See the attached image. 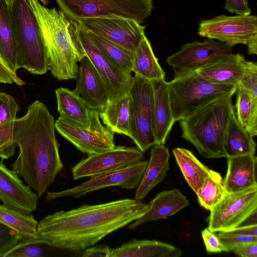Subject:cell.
<instances>
[{"mask_svg": "<svg viewBox=\"0 0 257 257\" xmlns=\"http://www.w3.org/2000/svg\"><path fill=\"white\" fill-rule=\"evenodd\" d=\"M148 207L141 200L123 199L60 211L38 223V238L53 247L83 250L139 218Z\"/></svg>", "mask_w": 257, "mask_h": 257, "instance_id": "6da1fadb", "label": "cell"}, {"mask_svg": "<svg viewBox=\"0 0 257 257\" xmlns=\"http://www.w3.org/2000/svg\"><path fill=\"white\" fill-rule=\"evenodd\" d=\"M55 128L53 116L39 100L31 104L24 116L13 120L12 143L19 153L11 166L39 197L63 168Z\"/></svg>", "mask_w": 257, "mask_h": 257, "instance_id": "7a4b0ae2", "label": "cell"}, {"mask_svg": "<svg viewBox=\"0 0 257 257\" xmlns=\"http://www.w3.org/2000/svg\"><path fill=\"white\" fill-rule=\"evenodd\" d=\"M40 28L49 58V70L59 80L75 78L85 56L76 31V22L63 11L49 9L38 0H29Z\"/></svg>", "mask_w": 257, "mask_h": 257, "instance_id": "3957f363", "label": "cell"}, {"mask_svg": "<svg viewBox=\"0 0 257 257\" xmlns=\"http://www.w3.org/2000/svg\"><path fill=\"white\" fill-rule=\"evenodd\" d=\"M233 95L215 99L179 120L182 137L205 158L225 157V135L235 113L231 100Z\"/></svg>", "mask_w": 257, "mask_h": 257, "instance_id": "277c9868", "label": "cell"}, {"mask_svg": "<svg viewBox=\"0 0 257 257\" xmlns=\"http://www.w3.org/2000/svg\"><path fill=\"white\" fill-rule=\"evenodd\" d=\"M11 15L17 48L18 68L36 75L49 70V58L36 16L29 0H11Z\"/></svg>", "mask_w": 257, "mask_h": 257, "instance_id": "5b68a950", "label": "cell"}, {"mask_svg": "<svg viewBox=\"0 0 257 257\" xmlns=\"http://www.w3.org/2000/svg\"><path fill=\"white\" fill-rule=\"evenodd\" d=\"M168 87L175 122L215 99L234 95L237 90V86L234 84L209 81L199 75L195 69L175 70L174 78L168 82Z\"/></svg>", "mask_w": 257, "mask_h": 257, "instance_id": "8992f818", "label": "cell"}, {"mask_svg": "<svg viewBox=\"0 0 257 257\" xmlns=\"http://www.w3.org/2000/svg\"><path fill=\"white\" fill-rule=\"evenodd\" d=\"M60 10L77 22L83 18H120L141 24L151 15L153 0H56Z\"/></svg>", "mask_w": 257, "mask_h": 257, "instance_id": "52a82bcc", "label": "cell"}, {"mask_svg": "<svg viewBox=\"0 0 257 257\" xmlns=\"http://www.w3.org/2000/svg\"><path fill=\"white\" fill-rule=\"evenodd\" d=\"M131 137L142 152L156 144L154 133V92L151 82L133 76L129 87Z\"/></svg>", "mask_w": 257, "mask_h": 257, "instance_id": "ba28073f", "label": "cell"}, {"mask_svg": "<svg viewBox=\"0 0 257 257\" xmlns=\"http://www.w3.org/2000/svg\"><path fill=\"white\" fill-rule=\"evenodd\" d=\"M89 125L86 126L59 116L55 121V128L78 150L88 156L114 148V133L102 124L99 111L89 109Z\"/></svg>", "mask_w": 257, "mask_h": 257, "instance_id": "9c48e42d", "label": "cell"}, {"mask_svg": "<svg viewBox=\"0 0 257 257\" xmlns=\"http://www.w3.org/2000/svg\"><path fill=\"white\" fill-rule=\"evenodd\" d=\"M257 209V187L226 192L210 211L208 228L225 231L240 226Z\"/></svg>", "mask_w": 257, "mask_h": 257, "instance_id": "30bf717a", "label": "cell"}, {"mask_svg": "<svg viewBox=\"0 0 257 257\" xmlns=\"http://www.w3.org/2000/svg\"><path fill=\"white\" fill-rule=\"evenodd\" d=\"M198 33L230 47L238 44L246 45L257 38V17L250 15L216 16L201 22Z\"/></svg>", "mask_w": 257, "mask_h": 257, "instance_id": "8fae6325", "label": "cell"}, {"mask_svg": "<svg viewBox=\"0 0 257 257\" xmlns=\"http://www.w3.org/2000/svg\"><path fill=\"white\" fill-rule=\"evenodd\" d=\"M77 33L87 56L112 100L128 92L132 76L122 70L93 43L88 32L76 24Z\"/></svg>", "mask_w": 257, "mask_h": 257, "instance_id": "7c38bea8", "label": "cell"}, {"mask_svg": "<svg viewBox=\"0 0 257 257\" xmlns=\"http://www.w3.org/2000/svg\"><path fill=\"white\" fill-rule=\"evenodd\" d=\"M148 163V161L143 160L124 168L93 176L87 181L72 188L59 192H48L46 198L49 201L62 197L79 198L88 193L111 186L135 189L139 185Z\"/></svg>", "mask_w": 257, "mask_h": 257, "instance_id": "4fadbf2b", "label": "cell"}, {"mask_svg": "<svg viewBox=\"0 0 257 257\" xmlns=\"http://www.w3.org/2000/svg\"><path fill=\"white\" fill-rule=\"evenodd\" d=\"M76 22L85 31L106 39L133 52L145 35V27L132 19L83 18Z\"/></svg>", "mask_w": 257, "mask_h": 257, "instance_id": "5bb4252c", "label": "cell"}, {"mask_svg": "<svg viewBox=\"0 0 257 257\" xmlns=\"http://www.w3.org/2000/svg\"><path fill=\"white\" fill-rule=\"evenodd\" d=\"M144 160V155L138 148L122 146L88 156L72 169L74 179L92 177L135 164Z\"/></svg>", "mask_w": 257, "mask_h": 257, "instance_id": "9a60e30c", "label": "cell"}, {"mask_svg": "<svg viewBox=\"0 0 257 257\" xmlns=\"http://www.w3.org/2000/svg\"><path fill=\"white\" fill-rule=\"evenodd\" d=\"M231 54V47L209 39L184 44L178 52L168 57L166 62L175 70L196 69Z\"/></svg>", "mask_w": 257, "mask_h": 257, "instance_id": "2e32d148", "label": "cell"}, {"mask_svg": "<svg viewBox=\"0 0 257 257\" xmlns=\"http://www.w3.org/2000/svg\"><path fill=\"white\" fill-rule=\"evenodd\" d=\"M25 185L17 172L0 161V200L5 205L32 212L37 207L39 196Z\"/></svg>", "mask_w": 257, "mask_h": 257, "instance_id": "e0dca14e", "label": "cell"}, {"mask_svg": "<svg viewBox=\"0 0 257 257\" xmlns=\"http://www.w3.org/2000/svg\"><path fill=\"white\" fill-rule=\"evenodd\" d=\"M74 90L89 109L99 111L109 100V96L100 77L87 56L80 61Z\"/></svg>", "mask_w": 257, "mask_h": 257, "instance_id": "ac0fdd59", "label": "cell"}, {"mask_svg": "<svg viewBox=\"0 0 257 257\" xmlns=\"http://www.w3.org/2000/svg\"><path fill=\"white\" fill-rule=\"evenodd\" d=\"M248 62L242 55L232 53L195 70L201 76L214 83L238 86Z\"/></svg>", "mask_w": 257, "mask_h": 257, "instance_id": "d6986e66", "label": "cell"}, {"mask_svg": "<svg viewBox=\"0 0 257 257\" xmlns=\"http://www.w3.org/2000/svg\"><path fill=\"white\" fill-rule=\"evenodd\" d=\"M154 92L153 126L156 144L165 145L174 121L168 82L165 79L151 81Z\"/></svg>", "mask_w": 257, "mask_h": 257, "instance_id": "ffe728a7", "label": "cell"}, {"mask_svg": "<svg viewBox=\"0 0 257 257\" xmlns=\"http://www.w3.org/2000/svg\"><path fill=\"white\" fill-rule=\"evenodd\" d=\"M256 163L255 155L228 158L227 173L223 180L226 192H237L257 187Z\"/></svg>", "mask_w": 257, "mask_h": 257, "instance_id": "44dd1931", "label": "cell"}, {"mask_svg": "<svg viewBox=\"0 0 257 257\" xmlns=\"http://www.w3.org/2000/svg\"><path fill=\"white\" fill-rule=\"evenodd\" d=\"M189 204L186 197L178 189L162 191L150 202L146 212L130 224L128 228L135 229L143 224L168 217L176 214Z\"/></svg>", "mask_w": 257, "mask_h": 257, "instance_id": "7402d4cb", "label": "cell"}, {"mask_svg": "<svg viewBox=\"0 0 257 257\" xmlns=\"http://www.w3.org/2000/svg\"><path fill=\"white\" fill-rule=\"evenodd\" d=\"M170 157L168 149L164 145L152 146L150 161L136 191V200H142L165 178L169 169Z\"/></svg>", "mask_w": 257, "mask_h": 257, "instance_id": "603a6c76", "label": "cell"}, {"mask_svg": "<svg viewBox=\"0 0 257 257\" xmlns=\"http://www.w3.org/2000/svg\"><path fill=\"white\" fill-rule=\"evenodd\" d=\"M182 254L180 249L162 241L133 239L111 249L109 257H179Z\"/></svg>", "mask_w": 257, "mask_h": 257, "instance_id": "cb8c5ba5", "label": "cell"}, {"mask_svg": "<svg viewBox=\"0 0 257 257\" xmlns=\"http://www.w3.org/2000/svg\"><path fill=\"white\" fill-rule=\"evenodd\" d=\"M103 123L113 133L131 137L130 113L128 92L112 100L99 111Z\"/></svg>", "mask_w": 257, "mask_h": 257, "instance_id": "d4e9b609", "label": "cell"}, {"mask_svg": "<svg viewBox=\"0 0 257 257\" xmlns=\"http://www.w3.org/2000/svg\"><path fill=\"white\" fill-rule=\"evenodd\" d=\"M132 71L135 76L150 82L165 79V72L159 64L150 42L145 35L134 51Z\"/></svg>", "mask_w": 257, "mask_h": 257, "instance_id": "484cf974", "label": "cell"}, {"mask_svg": "<svg viewBox=\"0 0 257 257\" xmlns=\"http://www.w3.org/2000/svg\"><path fill=\"white\" fill-rule=\"evenodd\" d=\"M10 4L0 1V56L14 72L18 69L17 48Z\"/></svg>", "mask_w": 257, "mask_h": 257, "instance_id": "4316f807", "label": "cell"}, {"mask_svg": "<svg viewBox=\"0 0 257 257\" xmlns=\"http://www.w3.org/2000/svg\"><path fill=\"white\" fill-rule=\"evenodd\" d=\"M256 146L253 137L242 127L234 113L231 117L225 135L223 143L225 157L255 155Z\"/></svg>", "mask_w": 257, "mask_h": 257, "instance_id": "83f0119b", "label": "cell"}, {"mask_svg": "<svg viewBox=\"0 0 257 257\" xmlns=\"http://www.w3.org/2000/svg\"><path fill=\"white\" fill-rule=\"evenodd\" d=\"M55 92L60 116L84 126L89 125V109L74 90L59 87Z\"/></svg>", "mask_w": 257, "mask_h": 257, "instance_id": "f1b7e54d", "label": "cell"}, {"mask_svg": "<svg viewBox=\"0 0 257 257\" xmlns=\"http://www.w3.org/2000/svg\"><path fill=\"white\" fill-rule=\"evenodd\" d=\"M173 152L185 179L196 194L209 175L211 169L187 149L176 148Z\"/></svg>", "mask_w": 257, "mask_h": 257, "instance_id": "f546056e", "label": "cell"}, {"mask_svg": "<svg viewBox=\"0 0 257 257\" xmlns=\"http://www.w3.org/2000/svg\"><path fill=\"white\" fill-rule=\"evenodd\" d=\"M32 212L0 204V221L14 229L22 237L38 238V222Z\"/></svg>", "mask_w": 257, "mask_h": 257, "instance_id": "4dcf8cb0", "label": "cell"}, {"mask_svg": "<svg viewBox=\"0 0 257 257\" xmlns=\"http://www.w3.org/2000/svg\"><path fill=\"white\" fill-rule=\"evenodd\" d=\"M235 115L242 127L253 137L257 135V97L237 86Z\"/></svg>", "mask_w": 257, "mask_h": 257, "instance_id": "1f68e13d", "label": "cell"}, {"mask_svg": "<svg viewBox=\"0 0 257 257\" xmlns=\"http://www.w3.org/2000/svg\"><path fill=\"white\" fill-rule=\"evenodd\" d=\"M87 32L93 43L108 58L122 70L131 74L134 52L94 33Z\"/></svg>", "mask_w": 257, "mask_h": 257, "instance_id": "d6a6232c", "label": "cell"}, {"mask_svg": "<svg viewBox=\"0 0 257 257\" xmlns=\"http://www.w3.org/2000/svg\"><path fill=\"white\" fill-rule=\"evenodd\" d=\"M226 193L223 179L217 172L211 170L209 175L196 193L200 204L210 210Z\"/></svg>", "mask_w": 257, "mask_h": 257, "instance_id": "836d02e7", "label": "cell"}, {"mask_svg": "<svg viewBox=\"0 0 257 257\" xmlns=\"http://www.w3.org/2000/svg\"><path fill=\"white\" fill-rule=\"evenodd\" d=\"M46 244L39 238H22L16 245L0 255V257H43L46 256Z\"/></svg>", "mask_w": 257, "mask_h": 257, "instance_id": "e575fe53", "label": "cell"}, {"mask_svg": "<svg viewBox=\"0 0 257 257\" xmlns=\"http://www.w3.org/2000/svg\"><path fill=\"white\" fill-rule=\"evenodd\" d=\"M20 107L11 95L0 92V124L16 118Z\"/></svg>", "mask_w": 257, "mask_h": 257, "instance_id": "d590c367", "label": "cell"}, {"mask_svg": "<svg viewBox=\"0 0 257 257\" xmlns=\"http://www.w3.org/2000/svg\"><path fill=\"white\" fill-rule=\"evenodd\" d=\"M22 236L0 221V255L16 245Z\"/></svg>", "mask_w": 257, "mask_h": 257, "instance_id": "8d00e7d4", "label": "cell"}, {"mask_svg": "<svg viewBox=\"0 0 257 257\" xmlns=\"http://www.w3.org/2000/svg\"><path fill=\"white\" fill-rule=\"evenodd\" d=\"M252 95L257 97V64L249 61L247 67L241 79L239 84Z\"/></svg>", "mask_w": 257, "mask_h": 257, "instance_id": "74e56055", "label": "cell"}, {"mask_svg": "<svg viewBox=\"0 0 257 257\" xmlns=\"http://www.w3.org/2000/svg\"><path fill=\"white\" fill-rule=\"evenodd\" d=\"M217 236L229 251L230 248L243 243L257 242V236L232 234L225 231H218Z\"/></svg>", "mask_w": 257, "mask_h": 257, "instance_id": "f35d334b", "label": "cell"}, {"mask_svg": "<svg viewBox=\"0 0 257 257\" xmlns=\"http://www.w3.org/2000/svg\"><path fill=\"white\" fill-rule=\"evenodd\" d=\"M201 235L208 252L216 253L229 251L228 248L219 240L214 232L208 228L203 229Z\"/></svg>", "mask_w": 257, "mask_h": 257, "instance_id": "ab89813d", "label": "cell"}, {"mask_svg": "<svg viewBox=\"0 0 257 257\" xmlns=\"http://www.w3.org/2000/svg\"><path fill=\"white\" fill-rule=\"evenodd\" d=\"M0 83H15L22 86L25 84L17 74L6 64L0 56Z\"/></svg>", "mask_w": 257, "mask_h": 257, "instance_id": "60d3db41", "label": "cell"}, {"mask_svg": "<svg viewBox=\"0 0 257 257\" xmlns=\"http://www.w3.org/2000/svg\"><path fill=\"white\" fill-rule=\"evenodd\" d=\"M224 9L236 15H250L247 0H226Z\"/></svg>", "mask_w": 257, "mask_h": 257, "instance_id": "b9f144b4", "label": "cell"}, {"mask_svg": "<svg viewBox=\"0 0 257 257\" xmlns=\"http://www.w3.org/2000/svg\"><path fill=\"white\" fill-rule=\"evenodd\" d=\"M229 251L242 257H256L257 242L243 243L230 248Z\"/></svg>", "mask_w": 257, "mask_h": 257, "instance_id": "7bdbcfd3", "label": "cell"}, {"mask_svg": "<svg viewBox=\"0 0 257 257\" xmlns=\"http://www.w3.org/2000/svg\"><path fill=\"white\" fill-rule=\"evenodd\" d=\"M111 249L107 245H101L85 249L81 256L83 257H109Z\"/></svg>", "mask_w": 257, "mask_h": 257, "instance_id": "ee69618b", "label": "cell"}, {"mask_svg": "<svg viewBox=\"0 0 257 257\" xmlns=\"http://www.w3.org/2000/svg\"><path fill=\"white\" fill-rule=\"evenodd\" d=\"M257 224H252L238 226L225 232L243 235L257 236Z\"/></svg>", "mask_w": 257, "mask_h": 257, "instance_id": "f6af8a7d", "label": "cell"}, {"mask_svg": "<svg viewBox=\"0 0 257 257\" xmlns=\"http://www.w3.org/2000/svg\"><path fill=\"white\" fill-rule=\"evenodd\" d=\"M246 46L249 54H257V38L251 40Z\"/></svg>", "mask_w": 257, "mask_h": 257, "instance_id": "bcb514c9", "label": "cell"}, {"mask_svg": "<svg viewBox=\"0 0 257 257\" xmlns=\"http://www.w3.org/2000/svg\"><path fill=\"white\" fill-rule=\"evenodd\" d=\"M40 1L44 5H47L48 3V0H40Z\"/></svg>", "mask_w": 257, "mask_h": 257, "instance_id": "7dc6e473", "label": "cell"}, {"mask_svg": "<svg viewBox=\"0 0 257 257\" xmlns=\"http://www.w3.org/2000/svg\"><path fill=\"white\" fill-rule=\"evenodd\" d=\"M0 1H1V0H0ZM6 1H7L8 2H9V3H11V0H6Z\"/></svg>", "mask_w": 257, "mask_h": 257, "instance_id": "c3c4849f", "label": "cell"}]
</instances>
